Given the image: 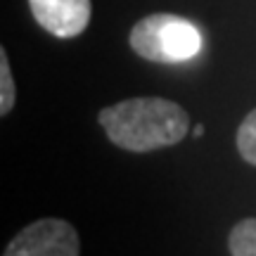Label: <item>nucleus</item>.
<instances>
[{"instance_id":"obj_1","label":"nucleus","mask_w":256,"mask_h":256,"mask_svg":"<svg viewBox=\"0 0 256 256\" xmlns=\"http://www.w3.org/2000/svg\"><path fill=\"white\" fill-rule=\"evenodd\" d=\"M100 126L112 142L126 152H154L178 145L188 130L190 116L166 98H130L98 114Z\"/></svg>"},{"instance_id":"obj_2","label":"nucleus","mask_w":256,"mask_h":256,"mask_svg":"<svg viewBox=\"0 0 256 256\" xmlns=\"http://www.w3.org/2000/svg\"><path fill=\"white\" fill-rule=\"evenodd\" d=\"M130 48L142 60L162 64H180L190 62L204 48L202 31L190 19L156 12L147 14L130 28Z\"/></svg>"},{"instance_id":"obj_3","label":"nucleus","mask_w":256,"mask_h":256,"mask_svg":"<svg viewBox=\"0 0 256 256\" xmlns=\"http://www.w3.org/2000/svg\"><path fill=\"white\" fill-rule=\"evenodd\" d=\"M5 256H76L81 254L78 232L69 220L40 218L19 230L2 252Z\"/></svg>"},{"instance_id":"obj_4","label":"nucleus","mask_w":256,"mask_h":256,"mask_svg":"<svg viewBox=\"0 0 256 256\" xmlns=\"http://www.w3.org/2000/svg\"><path fill=\"white\" fill-rule=\"evenodd\" d=\"M28 8L55 38H76L90 24V0H28Z\"/></svg>"},{"instance_id":"obj_5","label":"nucleus","mask_w":256,"mask_h":256,"mask_svg":"<svg viewBox=\"0 0 256 256\" xmlns=\"http://www.w3.org/2000/svg\"><path fill=\"white\" fill-rule=\"evenodd\" d=\"M228 252L232 256H256V218L240 220L230 230Z\"/></svg>"},{"instance_id":"obj_6","label":"nucleus","mask_w":256,"mask_h":256,"mask_svg":"<svg viewBox=\"0 0 256 256\" xmlns=\"http://www.w3.org/2000/svg\"><path fill=\"white\" fill-rule=\"evenodd\" d=\"M235 142H238V152L242 154V159L256 166V110L249 112L244 121L240 124Z\"/></svg>"},{"instance_id":"obj_7","label":"nucleus","mask_w":256,"mask_h":256,"mask_svg":"<svg viewBox=\"0 0 256 256\" xmlns=\"http://www.w3.org/2000/svg\"><path fill=\"white\" fill-rule=\"evenodd\" d=\"M14 98H17V88H14V78H12V72H10L8 50L0 48V114L2 116L12 112Z\"/></svg>"},{"instance_id":"obj_8","label":"nucleus","mask_w":256,"mask_h":256,"mask_svg":"<svg viewBox=\"0 0 256 256\" xmlns=\"http://www.w3.org/2000/svg\"><path fill=\"white\" fill-rule=\"evenodd\" d=\"M192 136H194V138L204 136V126H202V124H200V126H194V133H192Z\"/></svg>"}]
</instances>
